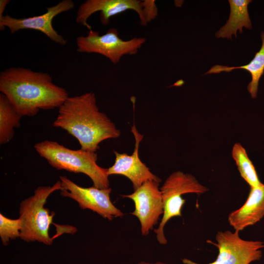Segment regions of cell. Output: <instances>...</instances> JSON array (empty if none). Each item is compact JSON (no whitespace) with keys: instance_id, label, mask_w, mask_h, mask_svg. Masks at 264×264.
<instances>
[{"instance_id":"1","label":"cell","mask_w":264,"mask_h":264,"mask_svg":"<svg viewBox=\"0 0 264 264\" xmlns=\"http://www.w3.org/2000/svg\"><path fill=\"white\" fill-rule=\"evenodd\" d=\"M0 91L22 116L59 108L69 97L65 88L53 82L49 74L21 67L0 72Z\"/></svg>"},{"instance_id":"2","label":"cell","mask_w":264,"mask_h":264,"mask_svg":"<svg viewBox=\"0 0 264 264\" xmlns=\"http://www.w3.org/2000/svg\"><path fill=\"white\" fill-rule=\"evenodd\" d=\"M58 109L52 125L76 138L82 150L96 152L101 142L120 135L115 124L99 110L94 92L69 96Z\"/></svg>"},{"instance_id":"3","label":"cell","mask_w":264,"mask_h":264,"mask_svg":"<svg viewBox=\"0 0 264 264\" xmlns=\"http://www.w3.org/2000/svg\"><path fill=\"white\" fill-rule=\"evenodd\" d=\"M37 153L57 170L83 173L92 180L93 186L99 189L110 188L108 169L97 163V154L82 150H71L58 142L45 140L35 144Z\"/></svg>"},{"instance_id":"4","label":"cell","mask_w":264,"mask_h":264,"mask_svg":"<svg viewBox=\"0 0 264 264\" xmlns=\"http://www.w3.org/2000/svg\"><path fill=\"white\" fill-rule=\"evenodd\" d=\"M62 189L60 180L53 186L38 187L34 195L20 203L19 214L23 225L20 238L27 242H38L47 245L52 244L55 237L49 235L50 226L53 223L54 212L44 207L47 198L54 192Z\"/></svg>"},{"instance_id":"5","label":"cell","mask_w":264,"mask_h":264,"mask_svg":"<svg viewBox=\"0 0 264 264\" xmlns=\"http://www.w3.org/2000/svg\"><path fill=\"white\" fill-rule=\"evenodd\" d=\"M163 203V214L158 227L154 229L158 242L166 244L167 240L164 229L173 217H181V209L185 200L182 196L188 193L198 195L207 192L208 188L201 184L193 175L176 171L171 174L160 188Z\"/></svg>"},{"instance_id":"6","label":"cell","mask_w":264,"mask_h":264,"mask_svg":"<svg viewBox=\"0 0 264 264\" xmlns=\"http://www.w3.org/2000/svg\"><path fill=\"white\" fill-rule=\"evenodd\" d=\"M129 10L136 12L143 26L147 25L158 15V9L154 0H87L79 6L76 22L89 30L92 27L88 20L94 13L100 12L101 22L107 25L111 17Z\"/></svg>"},{"instance_id":"7","label":"cell","mask_w":264,"mask_h":264,"mask_svg":"<svg viewBox=\"0 0 264 264\" xmlns=\"http://www.w3.org/2000/svg\"><path fill=\"white\" fill-rule=\"evenodd\" d=\"M146 41L144 37L123 40L119 37L116 28H110L102 35L99 32L91 29L87 36L76 38L77 51L80 53L99 54L116 64L123 56L136 54Z\"/></svg>"},{"instance_id":"8","label":"cell","mask_w":264,"mask_h":264,"mask_svg":"<svg viewBox=\"0 0 264 264\" xmlns=\"http://www.w3.org/2000/svg\"><path fill=\"white\" fill-rule=\"evenodd\" d=\"M216 240L217 243L207 241L216 246L219 251L216 259L207 264H250L262 257L261 249L264 247V242L244 240L240 238L239 231H218ZM182 261L184 264H200L186 258Z\"/></svg>"},{"instance_id":"9","label":"cell","mask_w":264,"mask_h":264,"mask_svg":"<svg viewBox=\"0 0 264 264\" xmlns=\"http://www.w3.org/2000/svg\"><path fill=\"white\" fill-rule=\"evenodd\" d=\"M62 189L61 195L78 202L83 209H89L104 219L111 220L114 218L121 217L123 213L111 201V189H99L94 186L83 187L75 183L66 176H60Z\"/></svg>"},{"instance_id":"10","label":"cell","mask_w":264,"mask_h":264,"mask_svg":"<svg viewBox=\"0 0 264 264\" xmlns=\"http://www.w3.org/2000/svg\"><path fill=\"white\" fill-rule=\"evenodd\" d=\"M74 7V3L72 0H63L53 6L47 7L46 12L39 16L16 18L6 14L0 19V30L3 31L7 27L12 34L24 29L38 30L54 43L65 45L67 41L55 30L52 21L56 16L71 10Z\"/></svg>"},{"instance_id":"11","label":"cell","mask_w":264,"mask_h":264,"mask_svg":"<svg viewBox=\"0 0 264 264\" xmlns=\"http://www.w3.org/2000/svg\"><path fill=\"white\" fill-rule=\"evenodd\" d=\"M159 183L148 180L132 193L122 195L133 201L134 210L131 214L139 220L143 236L149 234L150 231L158 223L160 216L163 214V203L159 188Z\"/></svg>"},{"instance_id":"12","label":"cell","mask_w":264,"mask_h":264,"mask_svg":"<svg viewBox=\"0 0 264 264\" xmlns=\"http://www.w3.org/2000/svg\"><path fill=\"white\" fill-rule=\"evenodd\" d=\"M131 132L135 139L132 154L129 155L114 151L115 161L113 165L108 169V173L109 176L119 175L126 176L132 182L135 190L148 180L160 182L161 179L152 173L139 158V148L144 135L138 132L134 124L131 128Z\"/></svg>"},{"instance_id":"13","label":"cell","mask_w":264,"mask_h":264,"mask_svg":"<svg viewBox=\"0 0 264 264\" xmlns=\"http://www.w3.org/2000/svg\"><path fill=\"white\" fill-rule=\"evenodd\" d=\"M264 217V184L250 187L247 200L228 216L229 224L238 231L253 225Z\"/></svg>"},{"instance_id":"14","label":"cell","mask_w":264,"mask_h":264,"mask_svg":"<svg viewBox=\"0 0 264 264\" xmlns=\"http://www.w3.org/2000/svg\"><path fill=\"white\" fill-rule=\"evenodd\" d=\"M230 12L226 23L215 34L217 38L232 39V35L237 37V32L242 33L244 27L251 29L252 23L248 11V5L251 0H229Z\"/></svg>"},{"instance_id":"15","label":"cell","mask_w":264,"mask_h":264,"mask_svg":"<svg viewBox=\"0 0 264 264\" xmlns=\"http://www.w3.org/2000/svg\"><path fill=\"white\" fill-rule=\"evenodd\" d=\"M262 45L260 50L256 52L253 59L247 64L239 66H228L215 65L204 74L229 72L237 69L247 71L251 75V80L247 86V90L252 98L257 96L259 81L264 73V31L261 33Z\"/></svg>"},{"instance_id":"16","label":"cell","mask_w":264,"mask_h":264,"mask_svg":"<svg viewBox=\"0 0 264 264\" xmlns=\"http://www.w3.org/2000/svg\"><path fill=\"white\" fill-rule=\"evenodd\" d=\"M22 116L7 97L0 94V144L8 143L13 137L14 129L20 126Z\"/></svg>"},{"instance_id":"17","label":"cell","mask_w":264,"mask_h":264,"mask_svg":"<svg viewBox=\"0 0 264 264\" xmlns=\"http://www.w3.org/2000/svg\"><path fill=\"white\" fill-rule=\"evenodd\" d=\"M232 156L241 176L250 187H256L262 184L254 166L248 157L245 149L240 143H237L234 145Z\"/></svg>"},{"instance_id":"18","label":"cell","mask_w":264,"mask_h":264,"mask_svg":"<svg viewBox=\"0 0 264 264\" xmlns=\"http://www.w3.org/2000/svg\"><path fill=\"white\" fill-rule=\"evenodd\" d=\"M22 225L20 218L11 219L0 213V237L4 246L7 245L10 240L20 238Z\"/></svg>"},{"instance_id":"19","label":"cell","mask_w":264,"mask_h":264,"mask_svg":"<svg viewBox=\"0 0 264 264\" xmlns=\"http://www.w3.org/2000/svg\"><path fill=\"white\" fill-rule=\"evenodd\" d=\"M9 0H0V19L4 15L3 12L6 8L7 5L10 2Z\"/></svg>"},{"instance_id":"20","label":"cell","mask_w":264,"mask_h":264,"mask_svg":"<svg viewBox=\"0 0 264 264\" xmlns=\"http://www.w3.org/2000/svg\"><path fill=\"white\" fill-rule=\"evenodd\" d=\"M136 264H169L165 263H163L161 262H157L155 263H149V262H140Z\"/></svg>"}]
</instances>
